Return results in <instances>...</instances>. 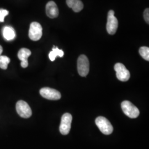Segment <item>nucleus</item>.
Returning <instances> with one entry per match:
<instances>
[{
	"label": "nucleus",
	"instance_id": "obj_1",
	"mask_svg": "<svg viewBox=\"0 0 149 149\" xmlns=\"http://www.w3.org/2000/svg\"><path fill=\"white\" fill-rule=\"evenodd\" d=\"M96 124L102 133L105 135H109L113 131V127L110 122L103 117H98L96 118Z\"/></svg>",
	"mask_w": 149,
	"mask_h": 149
},
{
	"label": "nucleus",
	"instance_id": "obj_2",
	"mask_svg": "<svg viewBox=\"0 0 149 149\" xmlns=\"http://www.w3.org/2000/svg\"><path fill=\"white\" fill-rule=\"evenodd\" d=\"M124 113L130 118H136L139 116L140 112L138 108L133 103L128 101L123 102L121 104Z\"/></svg>",
	"mask_w": 149,
	"mask_h": 149
},
{
	"label": "nucleus",
	"instance_id": "obj_3",
	"mask_svg": "<svg viewBox=\"0 0 149 149\" xmlns=\"http://www.w3.org/2000/svg\"><path fill=\"white\" fill-rule=\"evenodd\" d=\"M77 70L81 76L86 77L89 72L90 63L87 57L81 55L77 60Z\"/></svg>",
	"mask_w": 149,
	"mask_h": 149
},
{
	"label": "nucleus",
	"instance_id": "obj_4",
	"mask_svg": "<svg viewBox=\"0 0 149 149\" xmlns=\"http://www.w3.org/2000/svg\"><path fill=\"white\" fill-rule=\"evenodd\" d=\"M118 27V21L117 18L114 16V12L113 10H110L108 13L107 31L109 34L113 35L117 32Z\"/></svg>",
	"mask_w": 149,
	"mask_h": 149
},
{
	"label": "nucleus",
	"instance_id": "obj_5",
	"mask_svg": "<svg viewBox=\"0 0 149 149\" xmlns=\"http://www.w3.org/2000/svg\"><path fill=\"white\" fill-rule=\"evenodd\" d=\"M43 34V29L40 23L37 22H32L30 25L29 37L33 41L39 40Z\"/></svg>",
	"mask_w": 149,
	"mask_h": 149
},
{
	"label": "nucleus",
	"instance_id": "obj_6",
	"mask_svg": "<svg viewBox=\"0 0 149 149\" xmlns=\"http://www.w3.org/2000/svg\"><path fill=\"white\" fill-rule=\"evenodd\" d=\"M16 111L20 117L23 118L31 117L32 114V109L27 102L19 101L16 104Z\"/></svg>",
	"mask_w": 149,
	"mask_h": 149
},
{
	"label": "nucleus",
	"instance_id": "obj_7",
	"mask_svg": "<svg viewBox=\"0 0 149 149\" xmlns=\"http://www.w3.org/2000/svg\"><path fill=\"white\" fill-rule=\"evenodd\" d=\"M72 120V116L70 113H65L62 116L59 128L60 132L61 134L65 135L69 133Z\"/></svg>",
	"mask_w": 149,
	"mask_h": 149
},
{
	"label": "nucleus",
	"instance_id": "obj_8",
	"mask_svg": "<svg viewBox=\"0 0 149 149\" xmlns=\"http://www.w3.org/2000/svg\"><path fill=\"white\" fill-rule=\"evenodd\" d=\"M118 79L123 82L127 81L130 77V74L126 67L122 63H117L114 65Z\"/></svg>",
	"mask_w": 149,
	"mask_h": 149
},
{
	"label": "nucleus",
	"instance_id": "obj_9",
	"mask_svg": "<svg viewBox=\"0 0 149 149\" xmlns=\"http://www.w3.org/2000/svg\"><path fill=\"white\" fill-rule=\"evenodd\" d=\"M40 95L49 100H58L61 98V93L58 91L49 87H44L40 90Z\"/></svg>",
	"mask_w": 149,
	"mask_h": 149
},
{
	"label": "nucleus",
	"instance_id": "obj_10",
	"mask_svg": "<svg viewBox=\"0 0 149 149\" xmlns=\"http://www.w3.org/2000/svg\"><path fill=\"white\" fill-rule=\"evenodd\" d=\"M31 52L27 48H22L18 53V59L21 61V65L23 68H26L28 66V58L31 55Z\"/></svg>",
	"mask_w": 149,
	"mask_h": 149
},
{
	"label": "nucleus",
	"instance_id": "obj_11",
	"mask_svg": "<svg viewBox=\"0 0 149 149\" xmlns=\"http://www.w3.org/2000/svg\"><path fill=\"white\" fill-rule=\"evenodd\" d=\"M46 13L50 18H55L59 16L58 7L54 1H50L47 4Z\"/></svg>",
	"mask_w": 149,
	"mask_h": 149
},
{
	"label": "nucleus",
	"instance_id": "obj_12",
	"mask_svg": "<svg viewBox=\"0 0 149 149\" xmlns=\"http://www.w3.org/2000/svg\"><path fill=\"white\" fill-rule=\"evenodd\" d=\"M66 3L74 12H79L84 8V4L80 0H66Z\"/></svg>",
	"mask_w": 149,
	"mask_h": 149
},
{
	"label": "nucleus",
	"instance_id": "obj_13",
	"mask_svg": "<svg viewBox=\"0 0 149 149\" xmlns=\"http://www.w3.org/2000/svg\"><path fill=\"white\" fill-rule=\"evenodd\" d=\"M3 36L7 40H12L16 37V33L13 28L10 26L5 27L3 29Z\"/></svg>",
	"mask_w": 149,
	"mask_h": 149
},
{
	"label": "nucleus",
	"instance_id": "obj_14",
	"mask_svg": "<svg viewBox=\"0 0 149 149\" xmlns=\"http://www.w3.org/2000/svg\"><path fill=\"white\" fill-rule=\"evenodd\" d=\"M64 52L62 50L59 49V48L57 47H54L52 51L50 52L49 54V57L52 61H54L58 56L60 58H62L64 56Z\"/></svg>",
	"mask_w": 149,
	"mask_h": 149
},
{
	"label": "nucleus",
	"instance_id": "obj_15",
	"mask_svg": "<svg viewBox=\"0 0 149 149\" xmlns=\"http://www.w3.org/2000/svg\"><path fill=\"white\" fill-rule=\"evenodd\" d=\"M10 63V59L7 56H0V68L3 70L7 69L8 65Z\"/></svg>",
	"mask_w": 149,
	"mask_h": 149
},
{
	"label": "nucleus",
	"instance_id": "obj_16",
	"mask_svg": "<svg viewBox=\"0 0 149 149\" xmlns=\"http://www.w3.org/2000/svg\"><path fill=\"white\" fill-rule=\"evenodd\" d=\"M139 53L143 59L149 61V48L146 47H141L139 49Z\"/></svg>",
	"mask_w": 149,
	"mask_h": 149
},
{
	"label": "nucleus",
	"instance_id": "obj_17",
	"mask_svg": "<svg viewBox=\"0 0 149 149\" xmlns=\"http://www.w3.org/2000/svg\"><path fill=\"white\" fill-rule=\"evenodd\" d=\"M9 12L7 10H6L4 9H1L0 10V22H3L4 21V19L6 16L8 15Z\"/></svg>",
	"mask_w": 149,
	"mask_h": 149
},
{
	"label": "nucleus",
	"instance_id": "obj_18",
	"mask_svg": "<svg viewBox=\"0 0 149 149\" xmlns=\"http://www.w3.org/2000/svg\"><path fill=\"white\" fill-rule=\"evenodd\" d=\"M144 19L146 22L149 24V8H146L145 11L144 13Z\"/></svg>",
	"mask_w": 149,
	"mask_h": 149
},
{
	"label": "nucleus",
	"instance_id": "obj_19",
	"mask_svg": "<svg viewBox=\"0 0 149 149\" xmlns=\"http://www.w3.org/2000/svg\"><path fill=\"white\" fill-rule=\"evenodd\" d=\"M2 52H3V48L2 47V46L0 45V56H1V54L2 53Z\"/></svg>",
	"mask_w": 149,
	"mask_h": 149
}]
</instances>
